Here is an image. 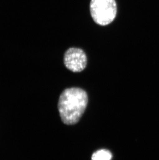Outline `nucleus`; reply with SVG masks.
I'll return each instance as SVG.
<instances>
[{"label":"nucleus","mask_w":159,"mask_h":160,"mask_svg":"<svg viewBox=\"0 0 159 160\" xmlns=\"http://www.w3.org/2000/svg\"><path fill=\"white\" fill-rule=\"evenodd\" d=\"M90 14L97 24L104 26L112 22L117 14L115 0H91Z\"/></svg>","instance_id":"nucleus-2"},{"label":"nucleus","mask_w":159,"mask_h":160,"mask_svg":"<svg viewBox=\"0 0 159 160\" xmlns=\"http://www.w3.org/2000/svg\"><path fill=\"white\" fill-rule=\"evenodd\" d=\"M64 64L66 68L73 72H80L85 68L87 59L85 53L81 49L70 48L64 55Z\"/></svg>","instance_id":"nucleus-3"},{"label":"nucleus","mask_w":159,"mask_h":160,"mask_svg":"<svg viewBox=\"0 0 159 160\" xmlns=\"http://www.w3.org/2000/svg\"><path fill=\"white\" fill-rule=\"evenodd\" d=\"M112 154L109 150L101 149L94 153L92 160H111Z\"/></svg>","instance_id":"nucleus-4"},{"label":"nucleus","mask_w":159,"mask_h":160,"mask_svg":"<svg viewBox=\"0 0 159 160\" xmlns=\"http://www.w3.org/2000/svg\"><path fill=\"white\" fill-rule=\"evenodd\" d=\"M88 103L86 92L79 88L66 89L59 98L58 109L63 122L73 125L78 122Z\"/></svg>","instance_id":"nucleus-1"}]
</instances>
